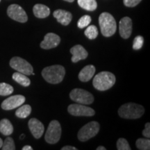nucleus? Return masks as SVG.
Returning <instances> with one entry per match:
<instances>
[{
	"instance_id": "1",
	"label": "nucleus",
	"mask_w": 150,
	"mask_h": 150,
	"mask_svg": "<svg viewBox=\"0 0 150 150\" xmlns=\"http://www.w3.org/2000/svg\"><path fill=\"white\" fill-rule=\"evenodd\" d=\"M65 70L60 65H54L47 67L42 71V76L48 83L57 84L61 83L64 79Z\"/></svg>"
},
{
	"instance_id": "2",
	"label": "nucleus",
	"mask_w": 150,
	"mask_h": 150,
	"mask_svg": "<svg viewBox=\"0 0 150 150\" xmlns=\"http://www.w3.org/2000/svg\"><path fill=\"white\" fill-rule=\"evenodd\" d=\"M115 76L112 73L103 71L95 75L93 79L94 88L99 91H105L110 89L115 83Z\"/></svg>"
},
{
	"instance_id": "3",
	"label": "nucleus",
	"mask_w": 150,
	"mask_h": 150,
	"mask_svg": "<svg viewBox=\"0 0 150 150\" xmlns=\"http://www.w3.org/2000/svg\"><path fill=\"white\" fill-rule=\"evenodd\" d=\"M145 112V108L141 105L135 103H127L118 109V115L125 119H138L141 117Z\"/></svg>"
},
{
	"instance_id": "4",
	"label": "nucleus",
	"mask_w": 150,
	"mask_h": 150,
	"mask_svg": "<svg viewBox=\"0 0 150 150\" xmlns=\"http://www.w3.org/2000/svg\"><path fill=\"white\" fill-rule=\"evenodd\" d=\"M99 24L101 33L105 37H110L115 34L117 24L115 18L108 13H102L99 17Z\"/></svg>"
},
{
	"instance_id": "5",
	"label": "nucleus",
	"mask_w": 150,
	"mask_h": 150,
	"mask_svg": "<svg viewBox=\"0 0 150 150\" xmlns=\"http://www.w3.org/2000/svg\"><path fill=\"white\" fill-rule=\"evenodd\" d=\"M99 131V124L97 122L92 121L86 124L79 131L78 139L81 142H86L95 137Z\"/></svg>"
},
{
	"instance_id": "6",
	"label": "nucleus",
	"mask_w": 150,
	"mask_h": 150,
	"mask_svg": "<svg viewBox=\"0 0 150 150\" xmlns=\"http://www.w3.org/2000/svg\"><path fill=\"white\" fill-rule=\"evenodd\" d=\"M61 136V127L59 121L52 120L50 123L46 131L45 139L49 144H56Z\"/></svg>"
},
{
	"instance_id": "7",
	"label": "nucleus",
	"mask_w": 150,
	"mask_h": 150,
	"mask_svg": "<svg viewBox=\"0 0 150 150\" xmlns=\"http://www.w3.org/2000/svg\"><path fill=\"white\" fill-rule=\"evenodd\" d=\"M70 97L72 101L78 104L89 105L94 102V97L90 92L83 89H73L70 93Z\"/></svg>"
},
{
	"instance_id": "8",
	"label": "nucleus",
	"mask_w": 150,
	"mask_h": 150,
	"mask_svg": "<svg viewBox=\"0 0 150 150\" xmlns=\"http://www.w3.org/2000/svg\"><path fill=\"white\" fill-rule=\"evenodd\" d=\"M10 66L18 72L25 75H31L33 72L32 65L26 60L18 56H16L11 59Z\"/></svg>"
},
{
	"instance_id": "9",
	"label": "nucleus",
	"mask_w": 150,
	"mask_h": 150,
	"mask_svg": "<svg viewBox=\"0 0 150 150\" xmlns=\"http://www.w3.org/2000/svg\"><path fill=\"white\" fill-rule=\"evenodd\" d=\"M7 14L12 20L24 23L27 22L28 17L25 11L18 4H11L7 9Z\"/></svg>"
},
{
	"instance_id": "10",
	"label": "nucleus",
	"mask_w": 150,
	"mask_h": 150,
	"mask_svg": "<svg viewBox=\"0 0 150 150\" xmlns=\"http://www.w3.org/2000/svg\"><path fill=\"white\" fill-rule=\"evenodd\" d=\"M68 112L74 116H90L95 115V111L93 108L86 105L81 104H70L67 108Z\"/></svg>"
},
{
	"instance_id": "11",
	"label": "nucleus",
	"mask_w": 150,
	"mask_h": 150,
	"mask_svg": "<svg viewBox=\"0 0 150 150\" xmlns=\"http://www.w3.org/2000/svg\"><path fill=\"white\" fill-rule=\"evenodd\" d=\"M25 97L23 95H17L11 96L8 98L6 99L4 102L1 103V108L4 110H13L14 108H18L19 106H22L25 102Z\"/></svg>"
},
{
	"instance_id": "12",
	"label": "nucleus",
	"mask_w": 150,
	"mask_h": 150,
	"mask_svg": "<svg viewBox=\"0 0 150 150\" xmlns=\"http://www.w3.org/2000/svg\"><path fill=\"white\" fill-rule=\"evenodd\" d=\"M61 38L54 33H48L45 35L44 40L40 42V47L44 50L55 48L60 44Z\"/></svg>"
},
{
	"instance_id": "13",
	"label": "nucleus",
	"mask_w": 150,
	"mask_h": 150,
	"mask_svg": "<svg viewBox=\"0 0 150 150\" xmlns=\"http://www.w3.org/2000/svg\"><path fill=\"white\" fill-rule=\"evenodd\" d=\"M119 33L124 39H127L132 33V21L129 17L122 18L119 24Z\"/></svg>"
},
{
	"instance_id": "14",
	"label": "nucleus",
	"mask_w": 150,
	"mask_h": 150,
	"mask_svg": "<svg viewBox=\"0 0 150 150\" xmlns=\"http://www.w3.org/2000/svg\"><path fill=\"white\" fill-rule=\"evenodd\" d=\"M28 125H29L31 133L35 138L38 139L42 136L45 131V127L40 120H38L36 118H31L29 120Z\"/></svg>"
},
{
	"instance_id": "15",
	"label": "nucleus",
	"mask_w": 150,
	"mask_h": 150,
	"mask_svg": "<svg viewBox=\"0 0 150 150\" xmlns=\"http://www.w3.org/2000/svg\"><path fill=\"white\" fill-rule=\"evenodd\" d=\"M70 53L72 54V63H77L81 60H84L88 56V53L85 50L83 46L77 45L70 49Z\"/></svg>"
},
{
	"instance_id": "16",
	"label": "nucleus",
	"mask_w": 150,
	"mask_h": 150,
	"mask_svg": "<svg viewBox=\"0 0 150 150\" xmlns=\"http://www.w3.org/2000/svg\"><path fill=\"white\" fill-rule=\"evenodd\" d=\"M53 16L58 22L62 25L67 26L70 23L72 19V15L68 11L59 9L54 12Z\"/></svg>"
},
{
	"instance_id": "17",
	"label": "nucleus",
	"mask_w": 150,
	"mask_h": 150,
	"mask_svg": "<svg viewBox=\"0 0 150 150\" xmlns=\"http://www.w3.org/2000/svg\"><path fill=\"white\" fill-rule=\"evenodd\" d=\"M95 67L93 65H88L84 67L80 71L79 74V79L81 81L83 82H88L93 78V76L95 74Z\"/></svg>"
},
{
	"instance_id": "18",
	"label": "nucleus",
	"mask_w": 150,
	"mask_h": 150,
	"mask_svg": "<svg viewBox=\"0 0 150 150\" xmlns=\"http://www.w3.org/2000/svg\"><path fill=\"white\" fill-rule=\"evenodd\" d=\"M33 12L36 18L42 19L50 16V9L45 5L38 4L33 6Z\"/></svg>"
},
{
	"instance_id": "19",
	"label": "nucleus",
	"mask_w": 150,
	"mask_h": 150,
	"mask_svg": "<svg viewBox=\"0 0 150 150\" xmlns=\"http://www.w3.org/2000/svg\"><path fill=\"white\" fill-rule=\"evenodd\" d=\"M0 132L4 136H10L13 132V127L8 120L3 119L0 121Z\"/></svg>"
},
{
	"instance_id": "20",
	"label": "nucleus",
	"mask_w": 150,
	"mask_h": 150,
	"mask_svg": "<svg viewBox=\"0 0 150 150\" xmlns=\"http://www.w3.org/2000/svg\"><path fill=\"white\" fill-rule=\"evenodd\" d=\"M12 78L15 81H16L17 83L20 84L22 86H24V87H27L31 84V81L27 77V75L19 72L13 73Z\"/></svg>"
},
{
	"instance_id": "21",
	"label": "nucleus",
	"mask_w": 150,
	"mask_h": 150,
	"mask_svg": "<svg viewBox=\"0 0 150 150\" xmlns=\"http://www.w3.org/2000/svg\"><path fill=\"white\" fill-rule=\"evenodd\" d=\"M78 4L81 8L88 11H93L97 8L96 0H78Z\"/></svg>"
},
{
	"instance_id": "22",
	"label": "nucleus",
	"mask_w": 150,
	"mask_h": 150,
	"mask_svg": "<svg viewBox=\"0 0 150 150\" xmlns=\"http://www.w3.org/2000/svg\"><path fill=\"white\" fill-rule=\"evenodd\" d=\"M31 112V107L29 104H25L23 106H19V108L16 111V115L18 117L24 118L27 117Z\"/></svg>"
},
{
	"instance_id": "23",
	"label": "nucleus",
	"mask_w": 150,
	"mask_h": 150,
	"mask_svg": "<svg viewBox=\"0 0 150 150\" xmlns=\"http://www.w3.org/2000/svg\"><path fill=\"white\" fill-rule=\"evenodd\" d=\"M84 34L90 40H94V39L96 38L97 35H98V31H97V28L96 27V26H88L85 30Z\"/></svg>"
},
{
	"instance_id": "24",
	"label": "nucleus",
	"mask_w": 150,
	"mask_h": 150,
	"mask_svg": "<svg viewBox=\"0 0 150 150\" xmlns=\"http://www.w3.org/2000/svg\"><path fill=\"white\" fill-rule=\"evenodd\" d=\"M136 147L140 150L150 149V140L149 138H139L136 142Z\"/></svg>"
},
{
	"instance_id": "25",
	"label": "nucleus",
	"mask_w": 150,
	"mask_h": 150,
	"mask_svg": "<svg viewBox=\"0 0 150 150\" xmlns=\"http://www.w3.org/2000/svg\"><path fill=\"white\" fill-rule=\"evenodd\" d=\"M14 89L13 86L6 83H0V95L7 96L13 93Z\"/></svg>"
},
{
	"instance_id": "26",
	"label": "nucleus",
	"mask_w": 150,
	"mask_h": 150,
	"mask_svg": "<svg viewBox=\"0 0 150 150\" xmlns=\"http://www.w3.org/2000/svg\"><path fill=\"white\" fill-rule=\"evenodd\" d=\"M91 17L90 16H88V15H86V16H82L77 22V26L79 29H83L89 25L90 23L91 22Z\"/></svg>"
},
{
	"instance_id": "27",
	"label": "nucleus",
	"mask_w": 150,
	"mask_h": 150,
	"mask_svg": "<svg viewBox=\"0 0 150 150\" xmlns=\"http://www.w3.org/2000/svg\"><path fill=\"white\" fill-rule=\"evenodd\" d=\"M1 149L3 150H15L16 149V145H15L14 140L11 137H7L3 142Z\"/></svg>"
},
{
	"instance_id": "28",
	"label": "nucleus",
	"mask_w": 150,
	"mask_h": 150,
	"mask_svg": "<svg viewBox=\"0 0 150 150\" xmlns=\"http://www.w3.org/2000/svg\"><path fill=\"white\" fill-rule=\"evenodd\" d=\"M117 148L118 150H131L129 142L125 138H119L117 141Z\"/></svg>"
},
{
	"instance_id": "29",
	"label": "nucleus",
	"mask_w": 150,
	"mask_h": 150,
	"mask_svg": "<svg viewBox=\"0 0 150 150\" xmlns=\"http://www.w3.org/2000/svg\"><path fill=\"white\" fill-rule=\"evenodd\" d=\"M144 43V38L141 35H138L134 38L133 42V49L134 50H139L142 47Z\"/></svg>"
},
{
	"instance_id": "30",
	"label": "nucleus",
	"mask_w": 150,
	"mask_h": 150,
	"mask_svg": "<svg viewBox=\"0 0 150 150\" xmlns=\"http://www.w3.org/2000/svg\"><path fill=\"white\" fill-rule=\"evenodd\" d=\"M142 0H123L125 6L127 7H134L139 4Z\"/></svg>"
},
{
	"instance_id": "31",
	"label": "nucleus",
	"mask_w": 150,
	"mask_h": 150,
	"mask_svg": "<svg viewBox=\"0 0 150 150\" xmlns=\"http://www.w3.org/2000/svg\"><path fill=\"white\" fill-rule=\"evenodd\" d=\"M142 135L147 138H150V124H149V122H147L145 124V128L143 130V131H142Z\"/></svg>"
},
{
	"instance_id": "32",
	"label": "nucleus",
	"mask_w": 150,
	"mask_h": 150,
	"mask_svg": "<svg viewBox=\"0 0 150 150\" xmlns=\"http://www.w3.org/2000/svg\"><path fill=\"white\" fill-rule=\"evenodd\" d=\"M61 150H77V148L72 146H64L61 148Z\"/></svg>"
},
{
	"instance_id": "33",
	"label": "nucleus",
	"mask_w": 150,
	"mask_h": 150,
	"mask_svg": "<svg viewBox=\"0 0 150 150\" xmlns=\"http://www.w3.org/2000/svg\"><path fill=\"white\" fill-rule=\"evenodd\" d=\"M22 150H33V148L29 145H25L22 147Z\"/></svg>"
},
{
	"instance_id": "34",
	"label": "nucleus",
	"mask_w": 150,
	"mask_h": 150,
	"mask_svg": "<svg viewBox=\"0 0 150 150\" xmlns=\"http://www.w3.org/2000/svg\"><path fill=\"white\" fill-rule=\"evenodd\" d=\"M96 149L97 150H106V149L104 147H103V146H99V147H97Z\"/></svg>"
},
{
	"instance_id": "35",
	"label": "nucleus",
	"mask_w": 150,
	"mask_h": 150,
	"mask_svg": "<svg viewBox=\"0 0 150 150\" xmlns=\"http://www.w3.org/2000/svg\"><path fill=\"white\" fill-rule=\"evenodd\" d=\"M3 145V140H1V138H0V148H1Z\"/></svg>"
},
{
	"instance_id": "36",
	"label": "nucleus",
	"mask_w": 150,
	"mask_h": 150,
	"mask_svg": "<svg viewBox=\"0 0 150 150\" xmlns=\"http://www.w3.org/2000/svg\"><path fill=\"white\" fill-rule=\"evenodd\" d=\"M65 1H68V2H73V1H74V0H64Z\"/></svg>"
},
{
	"instance_id": "37",
	"label": "nucleus",
	"mask_w": 150,
	"mask_h": 150,
	"mask_svg": "<svg viewBox=\"0 0 150 150\" xmlns=\"http://www.w3.org/2000/svg\"><path fill=\"white\" fill-rule=\"evenodd\" d=\"M24 137V134H22L21 135V137H20V139H22V138H23Z\"/></svg>"
},
{
	"instance_id": "38",
	"label": "nucleus",
	"mask_w": 150,
	"mask_h": 150,
	"mask_svg": "<svg viewBox=\"0 0 150 150\" xmlns=\"http://www.w3.org/2000/svg\"><path fill=\"white\" fill-rule=\"evenodd\" d=\"M0 1H1V0H0Z\"/></svg>"
}]
</instances>
